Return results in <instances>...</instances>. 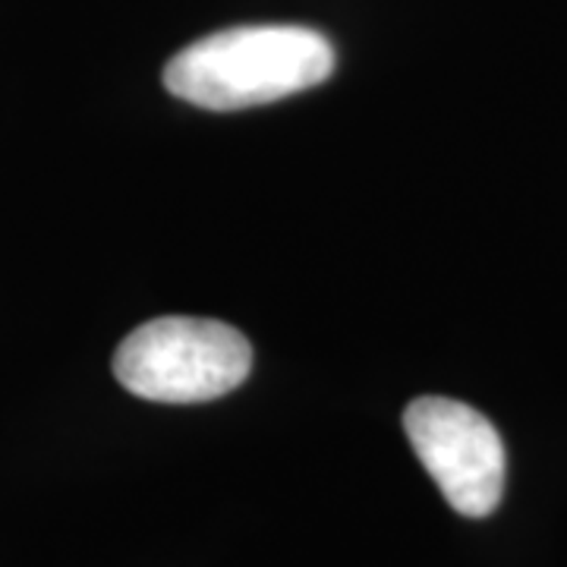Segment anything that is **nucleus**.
Here are the masks:
<instances>
[{
    "label": "nucleus",
    "instance_id": "obj_1",
    "mask_svg": "<svg viewBox=\"0 0 567 567\" xmlns=\"http://www.w3.org/2000/svg\"><path fill=\"white\" fill-rule=\"evenodd\" d=\"M334 61V44L316 29L234 25L174 54L164 89L205 111H240L322 85Z\"/></svg>",
    "mask_w": 567,
    "mask_h": 567
},
{
    "label": "nucleus",
    "instance_id": "obj_2",
    "mask_svg": "<svg viewBox=\"0 0 567 567\" xmlns=\"http://www.w3.org/2000/svg\"><path fill=\"white\" fill-rule=\"evenodd\" d=\"M252 369V347L215 319L164 316L140 324L114 353V375L130 394L158 404H203L230 394Z\"/></svg>",
    "mask_w": 567,
    "mask_h": 567
},
{
    "label": "nucleus",
    "instance_id": "obj_3",
    "mask_svg": "<svg viewBox=\"0 0 567 567\" xmlns=\"http://www.w3.org/2000/svg\"><path fill=\"white\" fill-rule=\"evenodd\" d=\"M404 429L425 473L464 517H488L505 495V445L480 410L451 398H420Z\"/></svg>",
    "mask_w": 567,
    "mask_h": 567
}]
</instances>
